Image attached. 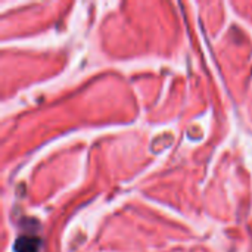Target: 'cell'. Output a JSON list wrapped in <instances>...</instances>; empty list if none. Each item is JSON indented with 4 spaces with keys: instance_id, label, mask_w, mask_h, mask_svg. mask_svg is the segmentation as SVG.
<instances>
[{
    "instance_id": "obj_1",
    "label": "cell",
    "mask_w": 252,
    "mask_h": 252,
    "mask_svg": "<svg viewBox=\"0 0 252 252\" xmlns=\"http://www.w3.org/2000/svg\"><path fill=\"white\" fill-rule=\"evenodd\" d=\"M38 248H40V242L37 238L22 236L15 244V251L16 252H38Z\"/></svg>"
}]
</instances>
